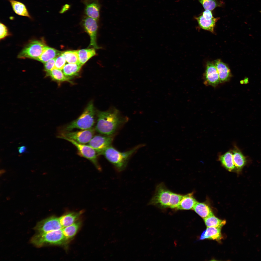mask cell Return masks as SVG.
Masks as SVG:
<instances>
[{"label": "cell", "mask_w": 261, "mask_h": 261, "mask_svg": "<svg viewBox=\"0 0 261 261\" xmlns=\"http://www.w3.org/2000/svg\"><path fill=\"white\" fill-rule=\"evenodd\" d=\"M95 129L92 128L80 131H62L60 135L58 136L64 137L73 140L80 144L88 143L95 133Z\"/></svg>", "instance_id": "7"}, {"label": "cell", "mask_w": 261, "mask_h": 261, "mask_svg": "<svg viewBox=\"0 0 261 261\" xmlns=\"http://www.w3.org/2000/svg\"><path fill=\"white\" fill-rule=\"evenodd\" d=\"M207 227H217L221 228L226 223L225 220L220 219L213 214L203 219Z\"/></svg>", "instance_id": "27"}, {"label": "cell", "mask_w": 261, "mask_h": 261, "mask_svg": "<svg viewBox=\"0 0 261 261\" xmlns=\"http://www.w3.org/2000/svg\"><path fill=\"white\" fill-rule=\"evenodd\" d=\"M61 54L65 58L66 61L69 63H79L77 51H68L62 52Z\"/></svg>", "instance_id": "29"}, {"label": "cell", "mask_w": 261, "mask_h": 261, "mask_svg": "<svg viewBox=\"0 0 261 261\" xmlns=\"http://www.w3.org/2000/svg\"><path fill=\"white\" fill-rule=\"evenodd\" d=\"M62 52L51 47L46 46L40 56L36 60L45 63L49 60L56 58Z\"/></svg>", "instance_id": "16"}, {"label": "cell", "mask_w": 261, "mask_h": 261, "mask_svg": "<svg viewBox=\"0 0 261 261\" xmlns=\"http://www.w3.org/2000/svg\"><path fill=\"white\" fill-rule=\"evenodd\" d=\"M221 228L217 227H207L200 237L201 240L209 239L220 241L222 239Z\"/></svg>", "instance_id": "15"}, {"label": "cell", "mask_w": 261, "mask_h": 261, "mask_svg": "<svg viewBox=\"0 0 261 261\" xmlns=\"http://www.w3.org/2000/svg\"><path fill=\"white\" fill-rule=\"evenodd\" d=\"M218 158L222 165L229 171H231L235 168L232 150L229 151L223 154L220 155Z\"/></svg>", "instance_id": "19"}, {"label": "cell", "mask_w": 261, "mask_h": 261, "mask_svg": "<svg viewBox=\"0 0 261 261\" xmlns=\"http://www.w3.org/2000/svg\"><path fill=\"white\" fill-rule=\"evenodd\" d=\"M0 39H2L8 35V29L7 27L3 24L0 23Z\"/></svg>", "instance_id": "34"}, {"label": "cell", "mask_w": 261, "mask_h": 261, "mask_svg": "<svg viewBox=\"0 0 261 261\" xmlns=\"http://www.w3.org/2000/svg\"><path fill=\"white\" fill-rule=\"evenodd\" d=\"M46 46L43 40H35L29 43L18 56L19 58H29L36 60L41 55Z\"/></svg>", "instance_id": "5"}, {"label": "cell", "mask_w": 261, "mask_h": 261, "mask_svg": "<svg viewBox=\"0 0 261 261\" xmlns=\"http://www.w3.org/2000/svg\"><path fill=\"white\" fill-rule=\"evenodd\" d=\"M260 13H261V10H260Z\"/></svg>", "instance_id": "40"}, {"label": "cell", "mask_w": 261, "mask_h": 261, "mask_svg": "<svg viewBox=\"0 0 261 261\" xmlns=\"http://www.w3.org/2000/svg\"><path fill=\"white\" fill-rule=\"evenodd\" d=\"M80 225L79 222H76L62 229L64 235L68 239L72 238L75 235L79 229Z\"/></svg>", "instance_id": "28"}, {"label": "cell", "mask_w": 261, "mask_h": 261, "mask_svg": "<svg viewBox=\"0 0 261 261\" xmlns=\"http://www.w3.org/2000/svg\"><path fill=\"white\" fill-rule=\"evenodd\" d=\"M195 19L201 28L213 33L216 23L219 18L214 17L211 19H208L204 18L202 15L195 17Z\"/></svg>", "instance_id": "18"}, {"label": "cell", "mask_w": 261, "mask_h": 261, "mask_svg": "<svg viewBox=\"0 0 261 261\" xmlns=\"http://www.w3.org/2000/svg\"><path fill=\"white\" fill-rule=\"evenodd\" d=\"M79 63L82 65L89 59L96 55L94 48L84 49L77 51Z\"/></svg>", "instance_id": "24"}, {"label": "cell", "mask_w": 261, "mask_h": 261, "mask_svg": "<svg viewBox=\"0 0 261 261\" xmlns=\"http://www.w3.org/2000/svg\"><path fill=\"white\" fill-rule=\"evenodd\" d=\"M203 83L206 86L215 87L220 83L219 75L214 64L209 62L206 64L203 75Z\"/></svg>", "instance_id": "11"}, {"label": "cell", "mask_w": 261, "mask_h": 261, "mask_svg": "<svg viewBox=\"0 0 261 261\" xmlns=\"http://www.w3.org/2000/svg\"><path fill=\"white\" fill-rule=\"evenodd\" d=\"M145 145L144 144L138 145L124 152H120L110 146L104 150L101 155H104L116 170L120 172L125 168L131 155L139 148Z\"/></svg>", "instance_id": "2"}, {"label": "cell", "mask_w": 261, "mask_h": 261, "mask_svg": "<svg viewBox=\"0 0 261 261\" xmlns=\"http://www.w3.org/2000/svg\"><path fill=\"white\" fill-rule=\"evenodd\" d=\"M18 149L19 152L20 153H22L27 152V148L24 146H22L18 147Z\"/></svg>", "instance_id": "36"}, {"label": "cell", "mask_w": 261, "mask_h": 261, "mask_svg": "<svg viewBox=\"0 0 261 261\" xmlns=\"http://www.w3.org/2000/svg\"><path fill=\"white\" fill-rule=\"evenodd\" d=\"M56 58L51 59L44 63V70L47 73L54 68Z\"/></svg>", "instance_id": "33"}, {"label": "cell", "mask_w": 261, "mask_h": 261, "mask_svg": "<svg viewBox=\"0 0 261 261\" xmlns=\"http://www.w3.org/2000/svg\"><path fill=\"white\" fill-rule=\"evenodd\" d=\"M95 114L93 102L90 101L81 115L76 119L65 126L62 131H72L75 129L85 130L93 128L95 123Z\"/></svg>", "instance_id": "3"}, {"label": "cell", "mask_w": 261, "mask_h": 261, "mask_svg": "<svg viewBox=\"0 0 261 261\" xmlns=\"http://www.w3.org/2000/svg\"><path fill=\"white\" fill-rule=\"evenodd\" d=\"M67 240L62 229L47 232L38 233L33 237L31 242L36 246L40 247L46 245H63Z\"/></svg>", "instance_id": "4"}, {"label": "cell", "mask_w": 261, "mask_h": 261, "mask_svg": "<svg viewBox=\"0 0 261 261\" xmlns=\"http://www.w3.org/2000/svg\"><path fill=\"white\" fill-rule=\"evenodd\" d=\"M59 138L65 140L69 142L77 148L78 155L90 161L94 165L99 171H101V168L99 163L96 152L89 145L79 143L76 141L66 138L57 137Z\"/></svg>", "instance_id": "6"}, {"label": "cell", "mask_w": 261, "mask_h": 261, "mask_svg": "<svg viewBox=\"0 0 261 261\" xmlns=\"http://www.w3.org/2000/svg\"><path fill=\"white\" fill-rule=\"evenodd\" d=\"M205 10H212L216 7L220 6V4L216 0H198Z\"/></svg>", "instance_id": "30"}, {"label": "cell", "mask_w": 261, "mask_h": 261, "mask_svg": "<svg viewBox=\"0 0 261 261\" xmlns=\"http://www.w3.org/2000/svg\"><path fill=\"white\" fill-rule=\"evenodd\" d=\"M183 195L172 192L168 207L176 209L179 205Z\"/></svg>", "instance_id": "31"}, {"label": "cell", "mask_w": 261, "mask_h": 261, "mask_svg": "<svg viewBox=\"0 0 261 261\" xmlns=\"http://www.w3.org/2000/svg\"><path fill=\"white\" fill-rule=\"evenodd\" d=\"M172 192L163 184H159L149 203L162 208L168 207Z\"/></svg>", "instance_id": "8"}, {"label": "cell", "mask_w": 261, "mask_h": 261, "mask_svg": "<svg viewBox=\"0 0 261 261\" xmlns=\"http://www.w3.org/2000/svg\"><path fill=\"white\" fill-rule=\"evenodd\" d=\"M66 61L64 56L61 54L56 58L54 68L62 70L65 65Z\"/></svg>", "instance_id": "32"}, {"label": "cell", "mask_w": 261, "mask_h": 261, "mask_svg": "<svg viewBox=\"0 0 261 261\" xmlns=\"http://www.w3.org/2000/svg\"><path fill=\"white\" fill-rule=\"evenodd\" d=\"M86 15L98 20L100 17L101 5L98 0H84Z\"/></svg>", "instance_id": "13"}, {"label": "cell", "mask_w": 261, "mask_h": 261, "mask_svg": "<svg viewBox=\"0 0 261 261\" xmlns=\"http://www.w3.org/2000/svg\"><path fill=\"white\" fill-rule=\"evenodd\" d=\"M192 209L203 219L213 214L210 207L204 203L197 202Z\"/></svg>", "instance_id": "22"}, {"label": "cell", "mask_w": 261, "mask_h": 261, "mask_svg": "<svg viewBox=\"0 0 261 261\" xmlns=\"http://www.w3.org/2000/svg\"><path fill=\"white\" fill-rule=\"evenodd\" d=\"M70 7V6L67 4H65L63 6L60 11V13H63L68 10Z\"/></svg>", "instance_id": "37"}, {"label": "cell", "mask_w": 261, "mask_h": 261, "mask_svg": "<svg viewBox=\"0 0 261 261\" xmlns=\"http://www.w3.org/2000/svg\"><path fill=\"white\" fill-rule=\"evenodd\" d=\"M243 80L244 81V84H247L249 82V79L248 77H245L244 78Z\"/></svg>", "instance_id": "38"}, {"label": "cell", "mask_w": 261, "mask_h": 261, "mask_svg": "<svg viewBox=\"0 0 261 261\" xmlns=\"http://www.w3.org/2000/svg\"><path fill=\"white\" fill-rule=\"evenodd\" d=\"M202 15L204 18L208 19H211L214 17L211 10H205L203 13Z\"/></svg>", "instance_id": "35"}, {"label": "cell", "mask_w": 261, "mask_h": 261, "mask_svg": "<svg viewBox=\"0 0 261 261\" xmlns=\"http://www.w3.org/2000/svg\"><path fill=\"white\" fill-rule=\"evenodd\" d=\"M232 151V153L233 162L235 168L238 170H240L245 164V158L241 152L236 148H234Z\"/></svg>", "instance_id": "25"}, {"label": "cell", "mask_w": 261, "mask_h": 261, "mask_svg": "<svg viewBox=\"0 0 261 261\" xmlns=\"http://www.w3.org/2000/svg\"><path fill=\"white\" fill-rule=\"evenodd\" d=\"M113 140L112 138L109 136L96 135L93 137L88 145L95 151L98 155H101L104 150L111 146Z\"/></svg>", "instance_id": "12"}, {"label": "cell", "mask_w": 261, "mask_h": 261, "mask_svg": "<svg viewBox=\"0 0 261 261\" xmlns=\"http://www.w3.org/2000/svg\"><path fill=\"white\" fill-rule=\"evenodd\" d=\"M59 218L52 216L39 222L34 228L38 233L48 232L62 229Z\"/></svg>", "instance_id": "10"}, {"label": "cell", "mask_w": 261, "mask_h": 261, "mask_svg": "<svg viewBox=\"0 0 261 261\" xmlns=\"http://www.w3.org/2000/svg\"><path fill=\"white\" fill-rule=\"evenodd\" d=\"M95 130L107 136L113 134L123 124L126 118L122 116L119 111L115 108L104 111H98Z\"/></svg>", "instance_id": "1"}, {"label": "cell", "mask_w": 261, "mask_h": 261, "mask_svg": "<svg viewBox=\"0 0 261 261\" xmlns=\"http://www.w3.org/2000/svg\"><path fill=\"white\" fill-rule=\"evenodd\" d=\"M82 65L80 63H69L65 65L62 72L64 75L68 77L77 75Z\"/></svg>", "instance_id": "23"}, {"label": "cell", "mask_w": 261, "mask_h": 261, "mask_svg": "<svg viewBox=\"0 0 261 261\" xmlns=\"http://www.w3.org/2000/svg\"><path fill=\"white\" fill-rule=\"evenodd\" d=\"M81 213L70 212L59 218L60 223L63 228L70 225L75 223Z\"/></svg>", "instance_id": "21"}, {"label": "cell", "mask_w": 261, "mask_h": 261, "mask_svg": "<svg viewBox=\"0 0 261 261\" xmlns=\"http://www.w3.org/2000/svg\"><path fill=\"white\" fill-rule=\"evenodd\" d=\"M197 202L193 196V193L183 195L180 203L176 209L180 210H189L193 209Z\"/></svg>", "instance_id": "17"}, {"label": "cell", "mask_w": 261, "mask_h": 261, "mask_svg": "<svg viewBox=\"0 0 261 261\" xmlns=\"http://www.w3.org/2000/svg\"><path fill=\"white\" fill-rule=\"evenodd\" d=\"M97 20L86 15L82 20V24L85 31L89 35L90 39L89 46L94 49H98L101 48L97 45L96 42L98 25Z\"/></svg>", "instance_id": "9"}, {"label": "cell", "mask_w": 261, "mask_h": 261, "mask_svg": "<svg viewBox=\"0 0 261 261\" xmlns=\"http://www.w3.org/2000/svg\"><path fill=\"white\" fill-rule=\"evenodd\" d=\"M240 83L241 84H244V81L243 80H241L240 81Z\"/></svg>", "instance_id": "39"}, {"label": "cell", "mask_w": 261, "mask_h": 261, "mask_svg": "<svg viewBox=\"0 0 261 261\" xmlns=\"http://www.w3.org/2000/svg\"><path fill=\"white\" fill-rule=\"evenodd\" d=\"M61 70L54 68L51 71L47 73L53 80L58 82H67L73 83L69 78L66 76Z\"/></svg>", "instance_id": "26"}, {"label": "cell", "mask_w": 261, "mask_h": 261, "mask_svg": "<svg viewBox=\"0 0 261 261\" xmlns=\"http://www.w3.org/2000/svg\"><path fill=\"white\" fill-rule=\"evenodd\" d=\"M214 64L218 72L220 83H224L229 81L232 75L228 66L219 59L215 60Z\"/></svg>", "instance_id": "14"}, {"label": "cell", "mask_w": 261, "mask_h": 261, "mask_svg": "<svg viewBox=\"0 0 261 261\" xmlns=\"http://www.w3.org/2000/svg\"><path fill=\"white\" fill-rule=\"evenodd\" d=\"M15 13L19 15L31 18V17L25 5L15 0H8Z\"/></svg>", "instance_id": "20"}]
</instances>
